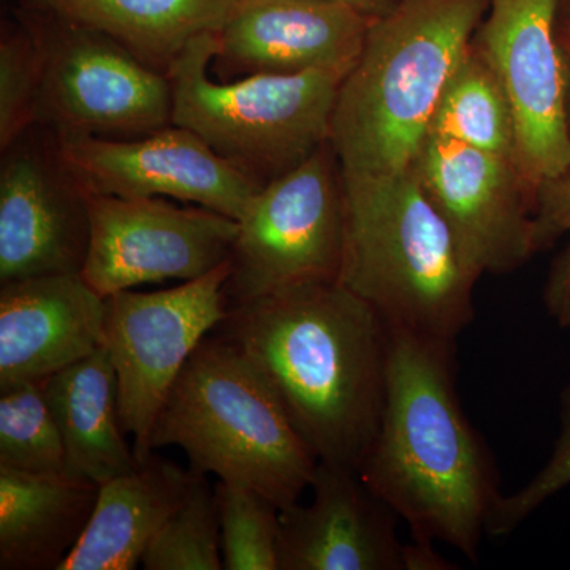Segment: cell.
<instances>
[{
    "mask_svg": "<svg viewBox=\"0 0 570 570\" xmlns=\"http://www.w3.org/2000/svg\"><path fill=\"white\" fill-rule=\"evenodd\" d=\"M560 2H570V0H560Z\"/></svg>",
    "mask_w": 570,
    "mask_h": 570,
    "instance_id": "cell-33",
    "label": "cell"
},
{
    "mask_svg": "<svg viewBox=\"0 0 570 570\" xmlns=\"http://www.w3.org/2000/svg\"><path fill=\"white\" fill-rule=\"evenodd\" d=\"M428 135L517 164L515 122L508 97L474 40L445 85Z\"/></svg>",
    "mask_w": 570,
    "mask_h": 570,
    "instance_id": "cell-22",
    "label": "cell"
},
{
    "mask_svg": "<svg viewBox=\"0 0 570 570\" xmlns=\"http://www.w3.org/2000/svg\"><path fill=\"white\" fill-rule=\"evenodd\" d=\"M228 275L227 261L176 287L107 296L104 347L118 379L119 417L140 463L154 452V425L184 365L227 316Z\"/></svg>",
    "mask_w": 570,
    "mask_h": 570,
    "instance_id": "cell-9",
    "label": "cell"
},
{
    "mask_svg": "<svg viewBox=\"0 0 570 570\" xmlns=\"http://www.w3.org/2000/svg\"><path fill=\"white\" fill-rule=\"evenodd\" d=\"M219 512L224 570H279L281 509L264 494L219 480L214 487Z\"/></svg>",
    "mask_w": 570,
    "mask_h": 570,
    "instance_id": "cell-24",
    "label": "cell"
},
{
    "mask_svg": "<svg viewBox=\"0 0 570 570\" xmlns=\"http://www.w3.org/2000/svg\"><path fill=\"white\" fill-rule=\"evenodd\" d=\"M254 363L318 461L358 469L387 392L384 318L340 281L232 307L213 330Z\"/></svg>",
    "mask_w": 570,
    "mask_h": 570,
    "instance_id": "cell-1",
    "label": "cell"
},
{
    "mask_svg": "<svg viewBox=\"0 0 570 570\" xmlns=\"http://www.w3.org/2000/svg\"><path fill=\"white\" fill-rule=\"evenodd\" d=\"M371 20L341 0H242L217 37L228 75L354 69Z\"/></svg>",
    "mask_w": 570,
    "mask_h": 570,
    "instance_id": "cell-15",
    "label": "cell"
},
{
    "mask_svg": "<svg viewBox=\"0 0 570 570\" xmlns=\"http://www.w3.org/2000/svg\"><path fill=\"white\" fill-rule=\"evenodd\" d=\"M453 566L439 554L433 542L412 539L406 543L404 570H450Z\"/></svg>",
    "mask_w": 570,
    "mask_h": 570,
    "instance_id": "cell-30",
    "label": "cell"
},
{
    "mask_svg": "<svg viewBox=\"0 0 570 570\" xmlns=\"http://www.w3.org/2000/svg\"><path fill=\"white\" fill-rule=\"evenodd\" d=\"M43 382H21L0 390V466L32 474L66 472L61 431L45 396Z\"/></svg>",
    "mask_w": 570,
    "mask_h": 570,
    "instance_id": "cell-23",
    "label": "cell"
},
{
    "mask_svg": "<svg viewBox=\"0 0 570 570\" xmlns=\"http://www.w3.org/2000/svg\"><path fill=\"white\" fill-rule=\"evenodd\" d=\"M56 13L107 33L142 62L167 73L179 52L219 33L242 0H37Z\"/></svg>",
    "mask_w": 570,
    "mask_h": 570,
    "instance_id": "cell-21",
    "label": "cell"
},
{
    "mask_svg": "<svg viewBox=\"0 0 570 570\" xmlns=\"http://www.w3.org/2000/svg\"><path fill=\"white\" fill-rule=\"evenodd\" d=\"M489 7L490 0H395L371 20L332 116L330 145L343 176L382 178L412 168Z\"/></svg>",
    "mask_w": 570,
    "mask_h": 570,
    "instance_id": "cell-3",
    "label": "cell"
},
{
    "mask_svg": "<svg viewBox=\"0 0 570 570\" xmlns=\"http://www.w3.org/2000/svg\"><path fill=\"white\" fill-rule=\"evenodd\" d=\"M560 0H490L474 36L508 97L517 164L535 195L570 164L569 70Z\"/></svg>",
    "mask_w": 570,
    "mask_h": 570,
    "instance_id": "cell-10",
    "label": "cell"
},
{
    "mask_svg": "<svg viewBox=\"0 0 570 570\" xmlns=\"http://www.w3.org/2000/svg\"><path fill=\"white\" fill-rule=\"evenodd\" d=\"M146 570H224L216 493L200 478L142 554Z\"/></svg>",
    "mask_w": 570,
    "mask_h": 570,
    "instance_id": "cell-25",
    "label": "cell"
},
{
    "mask_svg": "<svg viewBox=\"0 0 570 570\" xmlns=\"http://www.w3.org/2000/svg\"><path fill=\"white\" fill-rule=\"evenodd\" d=\"M151 445H176L195 474L258 491L281 510L311 489L318 464L261 371L214 333L184 365Z\"/></svg>",
    "mask_w": 570,
    "mask_h": 570,
    "instance_id": "cell-5",
    "label": "cell"
},
{
    "mask_svg": "<svg viewBox=\"0 0 570 570\" xmlns=\"http://www.w3.org/2000/svg\"><path fill=\"white\" fill-rule=\"evenodd\" d=\"M200 478L153 452L129 474L99 487L91 521L59 570L137 569L154 535Z\"/></svg>",
    "mask_w": 570,
    "mask_h": 570,
    "instance_id": "cell-18",
    "label": "cell"
},
{
    "mask_svg": "<svg viewBox=\"0 0 570 570\" xmlns=\"http://www.w3.org/2000/svg\"><path fill=\"white\" fill-rule=\"evenodd\" d=\"M313 501L281 510L279 570H404L397 515L356 469L318 461Z\"/></svg>",
    "mask_w": 570,
    "mask_h": 570,
    "instance_id": "cell-16",
    "label": "cell"
},
{
    "mask_svg": "<svg viewBox=\"0 0 570 570\" xmlns=\"http://www.w3.org/2000/svg\"><path fill=\"white\" fill-rule=\"evenodd\" d=\"M543 305L558 326L570 328V242L551 265L543 288Z\"/></svg>",
    "mask_w": 570,
    "mask_h": 570,
    "instance_id": "cell-29",
    "label": "cell"
},
{
    "mask_svg": "<svg viewBox=\"0 0 570 570\" xmlns=\"http://www.w3.org/2000/svg\"><path fill=\"white\" fill-rule=\"evenodd\" d=\"M570 234V164L534 195L532 242L535 253L549 249L561 236Z\"/></svg>",
    "mask_w": 570,
    "mask_h": 570,
    "instance_id": "cell-28",
    "label": "cell"
},
{
    "mask_svg": "<svg viewBox=\"0 0 570 570\" xmlns=\"http://www.w3.org/2000/svg\"><path fill=\"white\" fill-rule=\"evenodd\" d=\"M227 309L294 285L337 281L344 250V183L332 145L255 194L238 220Z\"/></svg>",
    "mask_w": 570,
    "mask_h": 570,
    "instance_id": "cell-8",
    "label": "cell"
},
{
    "mask_svg": "<svg viewBox=\"0 0 570 570\" xmlns=\"http://www.w3.org/2000/svg\"><path fill=\"white\" fill-rule=\"evenodd\" d=\"M29 127L2 149L0 284L78 275L91 239L89 193L71 174L58 138L40 142Z\"/></svg>",
    "mask_w": 570,
    "mask_h": 570,
    "instance_id": "cell-12",
    "label": "cell"
},
{
    "mask_svg": "<svg viewBox=\"0 0 570 570\" xmlns=\"http://www.w3.org/2000/svg\"><path fill=\"white\" fill-rule=\"evenodd\" d=\"M562 3L561 20H558V32H560V40L562 51H564L566 62H568L569 70V122H570V2Z\"/></svg>",
    "mask_w": 570,
    "mask_h": 570,
    "instance_id": "cell-31",
    "label": "cell"
},
{
    "mask_svg": "<svg viewBox=\"0 0 570 570\" xmlns=\"http://www.w3.org/2000/svg\"><path fill=\"white\" fill-rule=\"evenodd\" d=\"M22 24L40 51L37 124L58 137L129 140L171 124L167 73L107 33L29 0Z\"/></svg>",
    "mask_w": 570,
    "mask_h": 570,
    "instance_id": "cell-7",
    "label": "cell"
},
{
    "mask_svg": "<svg viewBox=\"0 0 570 570\" xmlns=\"http://www.w3.org/2000/svg\"><path fill=\"white\" fill-rule=\"evenodd\" d=\"M41 81L40 51L24 24L3 31L0 40V146L37 124Z\"/></svg>",
    "mask_w": 570,
    "mask_h": 570,
    "instance_id": "cell-26",
    "label": "cell"
},
{
    "mask_svg": "<svg viewBox=\"0 0 570 570\" xmlns=\"http://www.w3.org/2000/svg\"><path fill=\"white\" fill-rule=\"evenodd\" d=\"M412 170L482 275L515 272L535 254L534 193L513 160L428 135Z\"/></svg>",
    "mask_w": 570,
    "mask_h": 570,
    "instance_id": "cell-13",
    "label": "cell"
},
{
    "mask_svg": "<svg viewBox=\"0 0 570 570\" xmlns=\"http://www.w3.org/2000/svg\"><path fill=\"white\" fill-rule=\"evenodd\" d=\"M91 239L81 276L100 295L198 279L230 258L239 223L160 197L89 194Z\"/></svg>",
    "mask_w": 570,
    "mask_h": 570,
    "instance_id": "cell-11",
    "label": "cell"
},
{
    "mask_svg": "<svg viewBox=\"0 0 570 570\" xmlns=\"http://www.w3.org/2000/svg\"><path fill=\"white\" fill-rule=\"evenodd\" d=\"M560 434L543 468L519 491L499 499L487 524L490 538H508L550 498L570 485V384L560 395Z\"/></svg>",
    "mask_w": 570,
    "mask_h": 570,
    "instance_id": "cell-27",
    "label": "cell"
},
{
    "mask_svg": "<svg viewBox=\"0 0 570 570\" xmlns=\"http://www.w3.org/2000/svg\"><path fill=\"white\" fill-rule=\"evenodd\" d=\"M66 450V472L97 487L138 468L119 417L118 379L107 348L43 382Z\"/></svg>",
    "mask_w": 570,
    "mask_h": 570,
    "instance_id": "cell-20",
    "label": "cell"
},
{
    "mask_svg": "<svg viewBox=\"0 0 570 570\" xmlns=\"http://www.w3.org/2000/svg\"><path fill=\"white\" fill-rule=\"evenodd\" d=\"M341 2L354 6L355 9L363 11L367 17L374 18L381 14L382 11L387 10L395 0H341Z\"/></svg>",
    "mask_w": 570,
    "mask_h": 570,
    "instance_id": "cell-32",
    "label": "cell"
},
{
    "mask_svg": "<svg viewBox=\"0 0 570 570\" xmlns=\"http://www.w3.org/2000/svg\"><path fill=\"white\" fill-rule=\"evenodd\" d=\"M340 281L392 330L453 341L474 318L482 273L463 253L412 168L346 178Z\"/></svg>",
    "mask_w": 570,
    "mask_h": 570,
    "instance_id": "cell-4",
    "label": "cell"
},
{
    "mask_svg": "<svg viewBox=\"0 0 570 570\" xmlns=\"http://www.w3.org/2000/svg\"><path fill=\"white\" fill-rule=\"evenodd\" d=\"M107 296L78 275L0 287V390L47 381L105 344Z\"/></svg>",
    "mask_w": 570,
    "mask_h": 570,
    "instance_id": "cell-17",
    "label": "cell"
},
{
    "mask_svg": "<svg viewBox=\"0 0 570 570\" xmlns=\"http://www.w3.org/2000/svg\"><path fill=\"white\" fill-rule=\"evenodd\" d=\"M56 138L63 163L89 194L174 198L239 220L262 189L198 135L175 124L129 140Z\"/></svg>",
    "mask_w": 570,
    "mask_h": 570,
    "instance_id": "cell-14",
    "label": "cell"
},
{
    "mask_svg": "<svg viewBox=\"0 0 570 570\" xmlns=\"http://www.w3.org/2000/svg\"><path fill=\"white\" fill-rule=\"evenodd\" d=\"M99 498L89 480L0 466V569L59 570Z\"/></svg>",
    "mask_w": 570,
    "mask_h": 570,
    "instance_id": "cell-19",
    "label": "cell"
},
{
    "mask_svg": "<svg viewBox=\"0 0 570 570\" xmlns=\"http://www.w3.org/2000/svg\"><path fill=\"white\" fill-rule=\"evenodd\" d=\"M216 33L190 41L168 67L171 124L202 138L255 183L294 170L330 142L343 75L254 73L214 81Z\"/></svg>",
    "mask_w": 570,
    "mask_h": 570,
    "instance_id": "cell-6",
    "label": "cell"
},
{
    "mask_svg": "<svg viewBox=\"0 0 570 570\" xmlns=\"http://www.w3.org/2000/svg\"><path fill=\"white\" fill-rule=\"evenodd\" d=\"M390 332L384 411L356 471L412 539L445 543L475 564L502 494L490 449L461 406L455 343Z\"/></svg>",
    "mask_w": 570,
    "mask_h": 570,
    "instance_id": "cell-2",
    "label": "cell"
}]
</instances>
